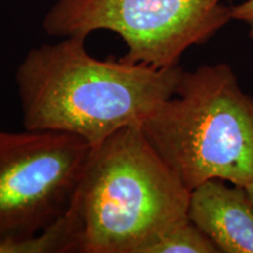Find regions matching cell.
I'll return each mask as SVG.
<instances>
[{
	"mask_svg": "<svg viewBox=\"0 0 253 253\" xmlns=\"http://www.w3.org/2000/svg\"><path fill=\"white\" fill-rule=\"evenodd\" d=\"M82 225L73 199L67 213L40 232L0 236V253H74L80 251Z\"/></svg>",
	"mask_w": 253,
	"mask_h": 253,
	"instance_id": "obj_7",
	"label": "cell"
},
{
	"mask_svg": "<svg viewBox=\"0 0 253 253\" xmlns=\"http://www.w3.org/2000/svg\"><path fill=\"white\" fill-rule=\"evenodd\" d=\"M190 194L142 126L119 130L91 147L75 192L79 253H143L164 231L188 219Z\"/></svg>",
	"mask_w": 253,
	"mask_h": 253,
	"instance_id": "obj_2",
	"label": "cell"
},
{
	"mask_svg": "<svg viewBox=\"0 0 253 253\" xmlns=\"http://www.w3.org/2000/svg\"><path fill=\"white\" fill-rule=\"evenodd\" d=\"M142 129L190 191L214 178L253 182V97L227 63L183 69L175 94Z\"/></svg>",
	"mask_w": 253,
	"mask_h": 253,
	"instance_id": "obj_3",
	"label": "cell"
},
{
	"mask_svg": "<svg viewBox=\"0 0 253 253\" xmlns=\"http://www.w3.org/2000/svg\"><path fill=\"white\" fill-rule=\"evenodd\" d=\"M210 179L191 190L189 219L219 253H253V205L244 186Z\"/></svg>",
	"mask_w": 253,
	"mask_h": 253,
	"instance_id": "obj_6",
	"label": "cell"
},
{
	"mask_svg": "<svg viewBox=\"0 0 253 253\" xmlns=\"http://www.w3.org/2000/svg\"><path fill=\"white\" fill-rule=\"evenodd\" d=\"M244 188H245V190H246V192H248L249 197H250V199H251V203H252V205H253V182H251V183H250V184H248V185H245Z\"/></svg>",
	"mask_w": 253,
	"mask_h": 253,
	"instance_id": "obj_10",
	"label": "cell"
},
{
	"mask_svg": "<svg viewBox=\"0 0 253 253\" xmlns=\"http://www.w3.org/2000/svg\"><path fill=\"white\" fill-rule=\"evenodd\" d=\"M86 40L71 36L42 43L18 65L14 80L26 130L65 132L96 147L143 125L175 94L181 66L100 60L88 53Z\"/></svg>",
	"mask_w": 253,
	"mask_h": 253,
	"instance_id": "obj_1",
	"label": "cell"
},
{
	"mask_svg": "<svg viewBox=\"0 0 253 253\" xmlns=\"http://www.w3.org/2000/svg\"><path fill=\"white\" fill-rule=\"evenodd\" d=\"M232 20L242 21L248 26L249 37L253 40V0H245L231 7Z\"/></svg>",
	"mask_w": 253,
	"mask_h": 253,
	"instance_id": "obj_9",
	"label": "cell"
},
{
	"mask_svg": "<svg viewBox=\"0 0 253 253\" xmlns=\"http://www.w3.org/2000/svg\"><path fill=\"white\" fill-rule=\"evenodd\" d=\"M231 20L223 0H56L42 28L58 38L113 32L126 47L123 61L167 68Z\"/></svg>",
	"mask_w": 253,
	"mask_h": 253,
	"instance_id": "obj_4",
	"label": "cell"
},
{
	"mask_svg": "<svg viewBox=\"0 0 253 253\" xmlns=\"http://www.w3.org/2000/svg\"><path fill=\"white\" fill-rule=\"evenodd\" d=\"M143 253H219L216 245L191 220L185 219L164 231Z\"/></svg>",
	"mask_w": 253,
	"mask_h": 253,
	"instance_id": "obj_8",
	"label": "cell"
},
{
	"mask_svg": "<svg viewBox=\"0 0 253 253\" xmlns=\"http://www.w3.org/2000/svg\"><path fill=\"white\" fill-rule=\"evenodd\" d=\"M90 149L65 132L0 130V236L33 235L65 216Z\"/></svg>",
	"mask_w": 253,
	"mask_h": 253,
	"instance_id": "obj_5",
	"label": "cell"
}]
</instances>
